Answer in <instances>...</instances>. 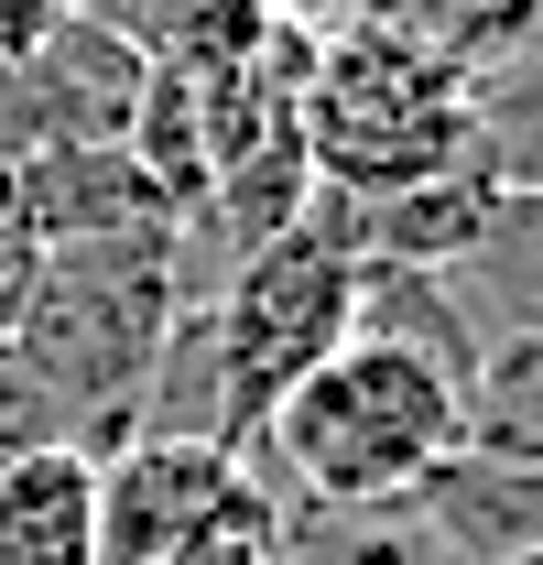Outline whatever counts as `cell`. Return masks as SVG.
I'll return each mask as SVG.
<instances>
[{"label":"cell","instance_id":"12","mask_svg":"<svg viewBox=\"0 0 543 565\" xmlns=\"http://www.w3.org/2000/svg\"><path fill=\"white\" fill-rule=\"evenodd\" d=\"M272 555H283V500L239 468V490L217 500L206 522H185V533H174L152 565H272Z\"/></svg>","mask_w":543,"mask_h":565},{"label":"cell","instance_id":"13","mask_svg":"<svg viewBox=\"0 0 543 565\" xmlns=\"http://www.w3.org/2000/svg\"><path fill=\"white\" fill-rule=\"evenodd\" d=\"M44 228H33V207H22V174L0 163V338H11V316H22V294H33V273H44Z\"/></svg>","mask_w":543,"mask_h":565},{"label":"cell","instance_id":"16","mask_svg":"<svg viewBox=\"0 0 543 565\" xmlns=\"http://www.w3.org/2000/svg\"><path fill=\"white\" fill-rule=\"evenodd\" d=\"M511 565H543V544H533V555H511Z\"/></svg>","mask_w":543,"mask_h":565},{"label":"cell","instance_id":"8","mask_svg":"<svg viewBox=\"0 0 543 565\" xmlns=\"http://www.w3.org/2000/svg\"><path fill=\"white\" fill-rule=\"evenodd\" d=\"M435 282L457 294V316L478 327V349H489V338L543 327V196H511V185H500L489 228H478V239H468Z\"/></svg>","mask_w":543,"mask_h":565},{"label":"cell","instance_id":"6","mask_svg":"<svg viewBox=\"0 0 543 565\" xmlns=\"http://www.w3.org/2000/svg\"><path fill=\"white\" fill-rule=\"evenodd\" d=\"M413 511L446 544V565H511L543 544V468L500 457V446H457L413 479Z\"/></svg>","mask_w":543,"mask_h":565},{"label":"cell","instance_id":"4","mask_svg":"<svg viewBox=\"0 0 543 565\" xmlns=\"http://www.w3.org/2000/svg\"><path fill=\"white\" fill-rule=\"evenodd\" d=\"M478 131V66L435 33H392V22H348L316 44L305 76V163L338 196H392L446 163H468Z\"/></svg>","mask_w":543,"mask_h":565},{"label":"cell","instance_id":"7","mask_svg":"<svg viewBox=\"0 0 543 565\" xmlns=\"http://www.w3.org/2000/svg\"><path fill=\"white\" fill-rule=\"evenodd\" d=\"M0 565H98V457L33 435L0 457Z\"/></svg>","mask_w":543,"mask_h":565},{"label":"cell","instance_id":"2","mask_svg":"<svg viewBox=\"0 0 543 565\" xmlns=\"http://www.w3.org/2000/svg\"><path fill=\"white\" fill-rule=\"evenodd\" d=\"M359 327V196L316 185L305 207L272 228L262 250H239L217 305H196L206 349V403H217V446L251 457V435L272 424V403L316 370Z\"/></svg>","mask_w":543,"mask_h":565},{"label":"cell","instance_id":"10","mask_svg":"<svg viewBox=\"0 0 543 565\" xmlns=\"http://www.w3.org/2000/svg\"><path fill=\"white\" fill-rule=\"evenodd\" d=\"M283 555L294 565H446V544L424 533V511L403 490V500H348V511L294 500L283 511Z\"/></svg>","mask_w":543,"mask_h":565},{"label":"cell","instance_id":"11","mask_svg":"<svg viewBox=\"0 0 543 565\" xmlns=\"http://www.w3.org/2000/svg\"><path fill=\"white\" fill-rule=\"evenodd\" d=\"M468 446H500V457H533L543 468V327L522 338H489L468 381Z\"/></svg>","mask_w":543,"mask_h":565},{"label":"cell","instance_id":"1","mask_svg":"<svg viewBox=\"0 0 543 565\" xmlns=\"http://www.w3.org/2000/svg\"><path fill=\"white\" fill-rule=\"evenodd\" d=\"M185 316H196V294H185L174 217H152V228H109V239H55L0 349L33 381V403L66 446L109 457L131 435L141 381H152V359Z\"/></svg>","mask_w":543,"mask_h":565},{"label":"cell","instance_id":"17","mask_svg":"<svg viewBox=\"0 0 543 565\" xmlns=\"http://www.w3.org/2000/svg\"><path fill=\"white\" fill-rule=\"evenodd\" d=\"M272 565H294V555H272Z\"/></svg>","mask_w":543,"mask_h":565},{"label":"cell","instance_id":"9","mask_svg":"<svg viewBox=\"0 0 543 565\" xmlns=\"http://www.w3.org/2000/svg\"><path fill=\"white\" fill-rule=\"evenodd\" d=\"M500 207V185L478 163H446L424 185H392V196H359V262H403V273H446Z\"/></svg>","mask_w":543,"mask_h":565},{"label":"cell","instance_id":"5","mask_svg":"<svg viewBox=\"0 0 543 565\" xmlns=\"http://www.w3.org/2000/svg\"><path fill=\"white\" fill-rule=\"evenodd\" d=\"M239 446L217 435H120L98 457V565H152L185 522H206L239 490Z\"/></svg>","mask_w":543,"mask_h":565},{"label":"cell","instance_id":"15","mask_svg":"<svg viewBox=\"0 0 543 565\" xmlns=\"http://www.w3.org/2000/svg\"><path fill=\"white\" fill-rule=\"evenodd\" d=\"M262 22L305 33V44H327V33H348V22H359V0H262Z\"/></svg>","mask_w":543,"mask_h":565},{"label":"cell","instance_id":"3","mask_svg":"<svg viewBox=\"0 0 543 565\" xmlns=\"http://www.w3.org/2000/svg\"><path fill=\"white\" fill-rule=\"evenodd\" d=\"M251 446L283 457L294 500H327V511H348V500H403L435 457L468 446V392L435 359L348 327L338 349L272 403V424Z\"/></svg>","mask_w":543,"mask_h":565},{"label":"cell","instance_id":"14","mask_svg":"<svg viewBox=\"0 0 543 565\" xmlns=\"http://www.w3.org/2000/svg\"><path fill=\"white\" fill-rule=\"evenodd\" d=\"M478 0H359V22H392V33H435V44H457L468 33Z\"/></svg>","mask_w":543,"mask_h":565}]
</instances>
